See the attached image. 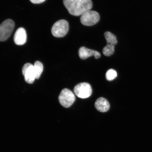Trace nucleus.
Listing matches in <instances>:
<instances>
[{
  "label": "nucleus",
  "instance_id": "obj_1",
  "mask_svg": "<svg viewBox=\"0 0 152 152\" xmlns=\"http://www.w3.org/2000/svg\"><path fill=\"white\" fill-rule=\"evenodd\" d=\"M63 3L69 14L76 16L90 10L93 6L91 0H63Z\"/></svg>",
  "mask_w": 152,
  "mask_h": 152
},
{
  "label": "nucleus",
  "instance_id": "obj_2",
  "mask_svg": "<svg viewBox=\"0 0 152 152\" xmlns=\"http://www.w3.org/2000/svg\"><path fill=\"white\" fill-rule=\"evenodd\" d=\"M69 28V24L67 21L61 20L55 23L51 31L54 37L61 38L64 37L67 34Z\"/></svg>",
  "mask_w": 152,
  "mask_h": 152
},
{
  "label": "nucleus",
  "instance_id": "obj_3",
  "mask_svg": "<svg viewBox=\"0 0 152 152\" xmlns=\"http://www.w3.org/2000/svg\"><path fill=\"white\" fill-rule=\"evenodd\" d=\"M15 23L11 19L5 20L0 25V41H4L10 37L14 30Z\"/></svg>",
  "mask_w": 152,
  "mask_h": 152
},
{
  "label": "nucleus",
  "instance_id": "obj_4",
  "mask_svg": "<svg viewBox=\"0 0 152 152\" xmlns=\"http://www.w3.org/2000/svg\"><path fill=\"white\" fill-rule=\"evenodd\" d=\"M100 15L98 12L90 10L87 11L81 15L80 21L83 25L91 26L97 23L100 20Z\"/></svg>",
  "mask_w": 152,
  "mask_h": 152
},
{
  "label": "nucleus",
  "instance_id": "obj_5",
  "mask_svg": "<svg viewBox=\"0 0 152 152\" xmlns=\"http://www.w3.org/2000/svg\"><path fill=\"white\" fill-rule=\"evenodd\" d=\"M58 100L62 106L67 108L71 107L75 102V97L71 90L64 88L61 92L58 97Z\"/></svg>",
  "mask_w": 152,
  "mask_h": 152
},
{
  "label": "nucleus",
  "instance_id": "obj_6",
  "mask_svg": "<svg viewBox=\"0 0 152 152\" xmlns=\"http://www.w3.org/2000/svg\"><path fill=\"white\" fill-rule=\"evenodd\" d=\"M74 92L78 97L82 99L88 98L92 93V89L90 84L87 83H79L74 88Z\"/></svg>",
  "mask_w": 152,
  "mask_h": 152
},
{
  "label": "nucleus",
  "instance_id": "obj_7",
  "mask_svg": "<svg viewBox=\"0 0 152 152\" xmlns=\"http://www.w3.org/2000/svg\"><path fill=\"white\" fill-rule=\"evenodd\" d=\"M22 71L26 82L29 84L33 83L36 79L34 65L30 63L25 64Z\"/></svg>",
  "mask_w": 152,
  "mask_h": 152
},
{
  "label": "nucleus",
  "instance_id": "obj_8",
  "mask_svg": "<svg viewBox=\"0 0 152 152\" xmlns=\"http://www.w3.org/2000/svg\"><path fill=\"white\" fill-rule=\"evenodd\" d=\"M79 56L82 59L84 60L92 56H94L95 58L97 59L100 58L101 55L97 51L82 47L79 49Z\"/></svg>",
  "mask_w": 152,
  "mask_h": 152
},
{
  "label": "nucleus",
  "instance_id": "obj_9",
  "mask_svg": "<svg viewBox=\"0 0 152 152\" xmlns=\"http://www.w3.org/2000/svg\"><path fill=\"white\" fill-rule=\"evenodd\" d=\"M27 39L26 31L23 28H20L16 30L15 34L14 40V42L18 45H22L26 42Z\"/></svg>",
  "mask_w": 152,
  "mask_h": 152
},
{
  "label": "nucleus",
  "instance_id": "obj_10",
  "mask_svg": "<svg viewBox=\"0 0 152 152\" xmlns=\"http://www.w3.org/2000/svg\"><path fill=\"white\" fill-rule=\"evenodd\" d=\"M95 106L98 111L102 113H105L109 110L110 104L105 98L101 97L98 99L96 101Z\"/></svg>",
  "mask_w": 152,
  "mask_h": 152
},
{
  "label": "nucleus",
  "instance_id": "obj_11",
  "mask_svg": "<svg viewBox=\"0 0 152 152\" xmlns=\"http://www.w3.org/2000/svg\"><path fill=\"white\" fill-rule=\"evenodd\" d=\"M106 41L108 45H115L117 43L116 37L111 32L106 31L104 34Z\"/></svg>",
  "mask_w": 152,
  "mask_h": 152
},
{
  "label": "nucleus",
  "instance_id": "obj_12",
  "mask_svg": "<svg viewBox=\"0 0 152 152\" xmlns=\"http://www.w3.org/2000/svg\"><path fill=\"white\" fill-rule=\"evenodd\" d=\"M34 69L36 79H39L43 71V66L42 63L39 61H36L34 64Z\"/></svg>",
  "mask_w": 152,
  "mask_h": 152
},
{
  "label": "nucleus",
  "instance_id": "obj_13",
  "mask_svg": "<svg viewBox=\"0 0 152 152\" xmlns=\"http://www.w3.org/2000/svg\"><path fill=\"white\" fill-rule=\"evenodd\" d=\"M115 45H108L104 48L102 50V53L104 56H110L113 54L115 52Z\"/></svg>",
  "mask_w": 152,
  "mask_h": 152
},
{
  "label": "nucleus",
  "instance_id": "obj_14",
  "mask_svg": "<svg viewBox=\"0 0 152 152\" xmlns=\"http://www.w3.org/2000/svg\"><path fill=\"white\" fill-rule=\"evenodd\" d=\"M117 75L116 71L113 69H110L106 72V77L107 80L112 81L115 79Z\"/></svg>",
  "mask_w": 152,
  "mask_h": 152
},
{
  "label": "nucleus",
  "instance_id": "obj_15",
  "mask_svg": "<svg viewBox=\"0 0 152 152\" xmlns=\"http://www.w3.org/2000/svg\"><path fill=\"white\" fill-rule=\"evenodd\" d=\"M45 1V0H30L32 3L35 4H39L42 3Z\"/></svg>",
  "mask_w": 152,
  "mask_h": 152
}]
</instances>
